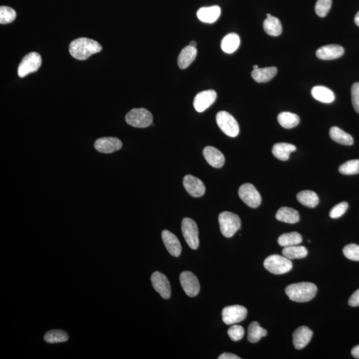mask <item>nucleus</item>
<instances>
[{
  "label": "nucleus",
  "instance_id": "obj_38",
  "mask_svg": "<svg viewBox=\"0 0 359 359\" xmlns=\"http://www.w3.org/2000/svg\"><path fill=\"white\" fill-rule=\"evenodd\" d=\"M345 256L349 260L353 261H359V246L357 244H349L344 248Z\"/></svg>",
  "mask_w": 359,
  "mask_h": 359
},
{
  "label": "nucleus",
  "instance_id": "obj_42",
  "mask_svg": "<svg viewBox=\"0 0 359 359\" xmlns=\"http://www.w3.org/2000/svg\"><path fill=\"white\" fill-rule=\"evenodd\" d=\"M349 305L351 307L359 306V289L351 296L349 300Z\"/></svg>",
  "mask_w": 359,
  "mask_h": 359
},
{
  "label": "nucleus",
  "instance_id": "obj_29",
  "mask_svg": "<svg viewBox=\"0 0 359 359\" xmlns=\"http://www.w3.org/2000/svg\"><path fill=\"white\" fill-rule=\"evenodd\" d=\"M263 26H264V31L268 35L279 36L282 33V25L280 19L274 16L267 17L264 20Z\"/></svg>",
  "mask_w": 359,
  "mask_h": 359
},
{
  "label": "nucleus",
  "instance_id": "obj_26",
  "mask_svg": "<svg viewBox=\"0 0 359 359\" xmlns=\"http://www.w3.org/2000/svg\"><path fill=\"white\" fill-rule=\"evenodd\" d=\"M312 95L314 99L324 103H331L335 100L334 92L324 86H316L313 88Z\"/></svg>",
  "mask_w": 359,
  "mask_h": 359
},
{
  "label": "nucleus",
  "instance_id": "obj_23",
  "mask_svg": "<svg viewBox=\"0 0 359 359\" xmlns=\"http://www.w3.org/2000/svg\"><path fill=\"white\" fill-rule=\"evenodd\" d=\"M278 73L276 67L259 68L252 72V77L258 83H267L271 81Z\"/></svg>",
  "mask_w": 359,
  "mask_h": 359
},
{
  "label": "nucleus",
  "instance_id": "obj_25",
  "mask_svg": "<svg viewBox=\"0 0 359 359\" xmlns=\"http://www.w3.org/2000/svg\"><path fill=\"white\" fill-rule=\"evenodd\" d=\"M330 137L334 141L338 142L343 145L352 146L354 144V140L352 136L344 131L338 126H333L330 130Z\"/></svg>",
  "mask_w": 359,
  "mask_h": 359
},
{
  "label": "nucleus",
  "instance_id": "obj_12",
  "mask_svg": "<svg viewBox=\"0 0 359 359\" xmlns=\"http://www.w3.org/2000/svg\"><path fill=\"white\" fill-rule=\"evenodd\" d=\"M122 142L117 137H101L96 140L94 147L98 152L111 154L121 149Z\"/></svg>",
  "mask_w": 359,
  "mask_h": 359
},
{
  "label": "nucleus",
  "instance_id": "obj_46",
  "mask_svg": "<svg viewBox=\"0 0 359 359\" xmlns=\"http://www.w3.org/2000/svg\"><path fill=\"white\" fill-rule=\"evenodd\" d=\"M189 45L191 46V47H196V45H197V43H196V41H192L190 42V43H189Z\"/></svg>",
  "mask_w": 359,
  "mask_h": 359
},
{
  "label": "nucleus",
  "instance_id": "obj_9",
  "mask_svg": "<svg viewBox=\"0 0 359 359\" xmlns=\"http://www.w3.org/2000/svg\"><path fill=\"white\" fill-rule=\"evenodd\" d=\"M238 194L241 200L249 207L258 208L262 202L260 193L252 184H242L238 190Z\"/></svg>",
  "mask_w": 359,
  "mask_h": 359
},
{
  "label": "nucleus",
  "instance_id": "obj_17",
  "mask_svg": "<svg viewBox=\"0 0 359 359\" xmlns=\"http://www.w3.org/2000/svg\"><path fill=\"white\" fill-rule=\"evenodd\" d=\"M203 155L208 163L212 167L222 168L225 163V157L222 152L213 146H206L203 150Z\"/></svg>",
  "mask_w": 359,
  "mask_h": 359
},
{
  "label": "nucleus",
  "instance_id": "obj_41",
  "mask_svg": "<svg viewBox=\"0 0 359 359\" xmlns=\"http://www.w3.org/2000/svg\"><path fill=\"white\" fill-rule=\"evenodd\" d=\"M352 103L357 113H359V83H355L352 88Z\"/></svg>",
  "mask_w": 359,
  "mask_h": 359
},
{
  "label": "nucleus",
  "instance_id": "obj_44",
  "mask_svg": "<svg viewBox=\"0 0 359 359\" xmlns=\"http://www.w3.org/2000/svg\"><path fill=\"white\" fill-rule=\"evenodd\" d=\"M352 355L354 358L359 359V345L353 348Z\"/></svg>",
  "mask_w": 359,
  "mask_h": 359
},
{
  "label": "nucleus",
  "instance_id": "obj_30",
  "mask_svg": "<svg viewBox=\"0 0 359 359\" xmlns=\"http://www.w3.org/2000/svg\"><path fill=\"white\" fill-rule=\"evenodd\" d=\"M278 120L280 125L287 129L296 127L300 121L298 115L290 112H282L279 114Z\"/></svg>",
  "mask_w": 359,
  "mask_h": 359
},
{
  "label": "nucleus",
  "instance_id": "obj_22",
  "mask_svg": "<svg viewBox=\"0 0 359 359\" xmlns=\"http://www.w3.org/2000/svg\"><path fill=\"white\" fill-rule=\"evenodd\" d=\"M296 146L294 144L286 143V142H280L273 146L272 153L278 159L286 161L290 158V154L296 151Z\"/></svg>",
  "mask_w": 359,
  "mask_h": 359
},
{
  "label": "nucleus",
  "instance_id": "obj_16",
  "mask_svg": "<svg viewBox=\"0 0 359 359\" xmlns=\"http://www.w3.org/2000/svg\"><path fill=\"white\" fill-rule=\"evenodd\" d=\"M313 335L314 333L308 327L302 326L297 329L293 336V342L295 348L301 350L306 348L312 340Z\"/></svg>",
  "mask_w": 359,
  "mask_h": 359
},
{
  "label": "nucleus",
  "instance_id": "obj_18",
  "mask_svg": "<svg viewBox=\"0 0 359 359\" xmlns=\"http://www.w3.org/2000/svg\"><path fill=\"white\" fill-rule=\"evenodd\" d=\"M345 53L344 48L339 45H328L319 48L316 56L322 60H332L342 57Z\"/></svg>",
  "mask_w": 359,
  "mask_h": 359
},
{
  "label": "nucleus",
  "instance_id": "obj_39",
  "mask_svg": "<svg viewBox=\"0 0 359 359\" xmlns=\"http://www.w3.org/2000/svg\"><path fill=\"white\" fill-rule=\"evenodd\" d=\"M228 334L230 339L234 342H238L244 338L245 330L243 327L234 325L228 331Z\"/></svg>",
  "mask_w": 359,
  "mask_h": 359
},
{
  "label": "nucleus",
  "instance_id": "obj_11",
  "mask_svg": "<svg viewBox=\"0 0 359 359\" xmlns=\"http://www.w3.org/2000/svg\"><path fill=\"white\" fill-rule=\"evenodd\" d=\"M180 282L184 292L190 298H194L199 294L200 290L199 281L193 273L182 272L180 276Z\"/></svg>",
  "mask_w": 359,
  "mask_h": 359
},
{
  "label": "nucleus",
  "instance_id": "obj_21",
  "mask_svg": "<svg viewBox=\"0 0 359 359\" xmlns=\"http://www.w3.org/2000/svg\"><path fill=\"white\" fill-rule=\"evenodd\" d=\"M196 55H197V49L196 47L190 45L186 46L178 55V67L182 69H186L196 59Z\"/></svg>",
  "mask_w": 359,
  "mask_h": 359
},
{
  "label": "nucleus",
  "instance_id": "obj_45",
  "mask_svg": "<svg viewBox=\"0 0 359 359\" xmlns=\"http://www.w3.org/2000/svg\"><path fill=\"white\" fill-rule=\"evenodd\" d=\"M355 23L359 27V11L357 13L356 17H355Z\"/></svg>",
  "mask_w": 359,
  "mask_h": 359
},
{
  "label": "nucleus",
  "instance_id": "obj_1",
  "mask_svg": "<svg viewBox=\"0 0 359 359\" xmlns=\"http://www.w3.org/2000/svg\"><path fill=\"white\" fill-rule=\"evenodd\" d=\"M102 50L101 44L89 38H78L72 41L69 45V53L72 57L80 61H84L93 54L99 53Z\"/></svg>",
  "mask_w": 359,
  "mask_h": 359
},
{
  "label": "nucleus",
  "instance_id": "obj_28",
  "mask_svg": "<svg viewBox=\"0 0 359 359\" xmlns=\"http://www.w3.org/2000/svg\"><path fill=\"white\" fill-rule=\"evenodd\" d=\"M240 39L236 33L228 34L223 38L221 42V48L226 53H232L239 47Z\"/></svg>",
  "mask_w": 359,
  "mask_h": 359
},
{
  "label": "nucleus",
  "instance_id": "obj_32",
  "mask_svg": "<svg viewBox=\"0 0 359 359\" xmlns=\"http://www.w3.org/2000/svg\"><path fill=\"white\" fill-rule=\"evenodd\" d=\"M283 256L290 260L306 258L308 254V249L304 246H292L285 247L282 250Z\"/></svg>",
  "mask_w": 359,
  "mask_h": 359
},
{
  "label": "nucleus",
  "instance_id": "obj_4",
  "mask_svg": "<svg viewBox=\"0 0 359 359\" xmlns=\"http://www.w3.org/2000/svg\"><path fill=\"white\" fill-rule=\"evenodd\" d=\"M265 268L268 272L276 275L286 274L293 268L292 261L280 255H272L265 260Z\"/></svg>",
  "mask_w": 359,
  "mask_h": 359
},
{
  "label": "nucleus",
  "instance_id": "obj_5",
  "mask_svg": "<svg viewBox=\"0 0 359 359\" xmlns=\"http://www.w3.org/2000/svg\"><path fill=\"white\" fill-rule=\"evenodd\" d=\"M126 123L135 128H146L152 123L151 113L144 108L130 110L125 117Z\"/></svg>",
  "mask_w": 359,
  "mask_h": 359
},
{
  "label": "nucleus",
  "instance_id": "obj_8",
  "mask_svg": "<svg viewBox=\"0 0 359 359\" xmlns=\"http://www.w3.org/2000/svg\"><path fill=\"white\" fill-rule=\"evenodd\" d=\"M182 232L184 239L190 248L196 250L199 246L198 228L194 220L189 218H184L182 222Z\"/></svg>",
  "mask_w": 359,
  "mask_h": 359
},
{
  "label": "nucleus",
  "instance_id": "obj_31",
  "mask_svg": "<svg viewBox=\"0 0 359 359\" xmlns=\"http://www.w3.org/2000/svg\"><path fill=\"white\" fill-rule=\"evenodd\" d=\"M267 334H268L267 331L265 329L261 328L258 322L251 323L248 327V340L252 344L258 343L261 339L266 337Z\"/></svg>",
  "mask_w": 359,
  "mask_h": 359
},
{
  "label": "nucleus",
  "instance_id": "obj_40",
  "mask_svg": "<svg viewBox=\"0 0 359 359\" xmlns=\"http://www.w3.org/2000/svg\"><path fill=\"white\" fill-rule=\"evenodd\" d=\"M348 204L346 202H341L338 205L335 206L331 210L330 212V217L334 218V219L342 217L348 210Z\"/></svg>",
  "mask_w": 359,
  "mask_h": 359
},
{
  "label": "nucleus",
  "instance_id": "obj_34",
  "mask_svg": "<svg viewBox=\"0 0 359 359\" xmlns=\"http://www.w3.org/2000/svg\"><path fill=\"white\" fill-rule=\"evenodd\" d=\"M69 339L67 333L63 330H53L46 333L44 340L49 344H59L66 342Z\"/></svg>",
  "mask_w": 359,
  "mask_h": 359
},
{
  "label": "nucleus",
  "instance_id": "obj_7",
  "mask_svg": "<svg viewBox=\"0 0 359 359\" xmlns=\"http://www.w3.org/2000/svg\"><path fill=\"white\" fill-rule=\"evenodd\" d=\"M41 65V57L36 52H31L24 56L18 67L17 74L23 78L30 73H35Z\"/></svg>",
  "mask_w": 359,
  "mask_h": 359
},
{
  "label": "nucleus",
  "instance_id": "obj_37",
  "mask_svg": "<svg viewBox=\"0 0 359 359\" xmlns=\"http://www.w3.org/2000/svg\"><path fill=\"white\" fill-rule=\"evenodd\" d=\"M332 0H318L315 6L317 15L321 17H326L332 7Z\"/></svg>",
  "mask_w": 359,
  "mask_h": 359
},
{
  "label": "nucleus",
  "instance_id": "obj_2",
  "mask_svg": "<svg viewBox=\"0 0 359 359\" xmlns=\"http://www.w3.org/2000/svg\"><path fill=\"white\" fill-rule=\"evenodd\" d=\"M318 288L310 282H300L287 286L286 294L290 300L298 303L308 302L316 297Z\"/></svg>",
  "mask_w": 359,
  "mask_h": 359
},
{
  "label": "nucleus",
  "instance_id": "obj_19",
  "mask_svg": "<svg viewBox=\"0 0 359 359\" xmlns=\"http://www.w3.org/2000/svg\"><path fill=\"white\" fill-rule=\"evenodd\" d=\"M162 238L168 252L172 256L179 257L182 252V246L178 238L172 232L165 230L162 232Z\"/></svg>",
  "mask_w": 359,
  "mask_h": 359
},
{
  "label": "nucleus",
  "instance_id": "obj_3",
  "mask_svg": "<svg viewBox=\"0 0 359 359\" xmlns=\"http://www.w3.org/2000/svg\"><path fill=\"white\" fill-rule=\"evenodd\" d=\"M218 222L220 231L226 238H232L240 229V218L232 212H222L218 217Z\"/></svg>",
  "mask_w": 359,
  "mask_h": 359
},
{
  "label": "nucleus",
  "instance_id": "obj_6",
  "mask_svg": "<svg viewBox=\"0 0 359 359\" xmlns=\"http://www.w3.org/2000/svg\"><path fill=\"white\" fill-rule=\"evenodd\" d=\"M216 122L224 133L230 137H236L240 132L239 124L232 115L226 111H220L216 117Z\"/></svg>",
  "mask_w": 359,
  "mask_h": 359
},
{
  "label": "nucleus",
  "instance_id": "obj_13",
  "mask_svg": "<svg viewBox=\"0 0 359 359\" xmlns=\"http://www.w3.org/2000/svg\"><path fill=\"white\" fill-rule=\"evenodd\" d=\"M217 93L214 90L200 92L194 100V107L198 113L206 111L216 101Z\"/></svg>",
  "mask_w": 359,
  "mask_h": 359
},
{
  "label": "nucleus",
  "instance_id": "obj_33",
  "mask_svg": "<svg viewBox=\"0 0 359 359\" xmlns=\"http://www.w3.org/2000/svg\"><path fill=\"white\" fill-rule=\"evenodd\" d=\"M302 236L298 232H290L282 234L278 238V242L280 246L289 247L297 246L302 242Z\"/></svg>",
  "mask_w": 359,
  "mask_h": 359
},
{
  "label": "nucleus",
  "instance_id": "obj_48",
  "mask_svg": "<svg viewBox=\"0 0 359 359\" xmlns=\"http://www.w3.org/2000/svg\"><path fill=\"white\" fill-rule=\"evenodd\" d=\"M272 15H271L270 13H268V14H267V17H272Z\"/></svg>",
  "mask_w": 359,
  "mask_h": 359
},
{
  "label": "nucleus",
  "instance_id": "obj_43",
  "mask_svg": "<svg viewBox=\"0 0 359 359\" xmlns=\"http://www.w3.org/2000/svg\"><path fill=\"white\" fill-rule=\"evenodd\" d=\"M240 357L236 356V355L229 354V353H224L218 358V359H240Z\"/></svg>",
  "mask_w": 359,
  "mask_h": 359
},
{
  "label": "nucleus",
  "instance_id": "obj_10",
  "mask_svg": "<svg viewBox=\"0 0 359 359\" xmlns=\"http://www.w3.org/2000/svg\"><path fill=\"white\" fill-rule=\"evenodd\" d=\"M248 311L244 307L238 306H228L222 311V320L224 324L234 325L242 322L246 318Z\"/></svg>",
  "mask_w": 359,
  "mask_h": 359
},
{
  "label": "nucleus",
  "instance_id": "obj_24",
  "mask_svg": "<svg viewBox=\"0 0 359 359\" xmlns=\"http://www.w3.org/2000/svg\"><path fill=\"white\" fill-rule=\"evenodd\" d=\"M278 221L288 224H296L300 221V214L297 210L292 208L282 207L279 209L276 215Z\"/></svg>",
  "mask_w": 359,
  "mask_h": 359
},
{
  "label": "nucleus",
  "instance_id": "obj_35",
  "mask_svg": "<svg viewBox=\"0 0 359 359\" xmlns=\"http://www.w3.org/2000/svg\"><path fill=\"white\" fill-rule=\"evenodd\" d=\"M339 171L345 175H354L359 173V160H352L345 162L339 168Z\"/></svg>",
  "mask_w": 359,
  "mask_h": 359
},
{
  "label": "nucleus",
  "instance_id": "obj_15",
  "mask_svg": "<svg viewBox=\"0 0 359 359\" xmlns=\"http://www.w3.org/2000/svg\"><path fill=\"white\" fill-rule=\"evenodd\" d=\"M183 184L186 191L192 197H201L205 194V185L201 180L195 176L190 174L184 176Z\"/></svg>",
  "mask_w": 359,
  "mask_h": 359
},
{
  "label": "nucleus",
  "instance_id": "obj_36",
  "mask_svg": "<svg viewBox=\"0 0 359 359\" xmlns=\"http://www.w3.org/2000/svg\"><path fill=\"white\" fill-rule=\"evenodd\" d=\"M16 12L11 7L7 6L0 7V23L8 24L12 23L15 19Z\"/></svg>",
  "mask_w": 359,
  "mask_h": 359
},
{
  "label": "nucleus",
  "instance_id": "obj_47",
  "mask_svg": "<svg viewBox=\"0 0 359 359\" xmlns=\"http://www.w3.org/2000/svg\"><path fill=\"white\" fill-rule=\"evenodd\" d=\"M253 69H254V70H256V69H259L258 66V65L253 66Z\"/></svg>",
  "mask_w": 359,
  "mask_h": 359
},
{
  "label": "nucleus",
  "instance_id": "obj_20",
  "mask_svg": "<svg viewBox=\"0 0 359 359\" xmlns=\"http://www.w3.org/2000/svg\"><path fill=\"white\" fill-rule=\"evenodd\" d=\"M221 14L219 6L201 7L197 12V17L204 23H213L217 21Z\"/></svg>",
  "mask_w": 359,
  "mask_h": 359
},
{
  "label": "nucleus",
  "instance_id": "obj_27",
  "mask_svg": "<svg viewBox=\"0 0 359 359\" xmlns=\"http://www.w3.org/2000/svg\"><path fill=\"white\" fill-rule=\"evenodd\" d=\"M297 199L302 205L311 208H316L320 202L318 194L312 190H304L299 192Z\"/></svg>",
  "mask_w": 359,
  "mask_h": 359
},
{
  "label": "nucleus",
  "instance_id": "obj_14",
  "mask_svg": "<svg viewBox=\"0 0 359 359\" xmlns=\"http://www.w3.org/2000/svg\"><path fill=\"white\" fill-rule=\"evenodd\" d=\"M151 282L154 290L160 295L162 298L168 300L171 296V288L169 281L165 275L159 272H155L151 276Z\"/></svg>",
  "mask_w": 359,
  "mask_h": 359
}]
</instances>
